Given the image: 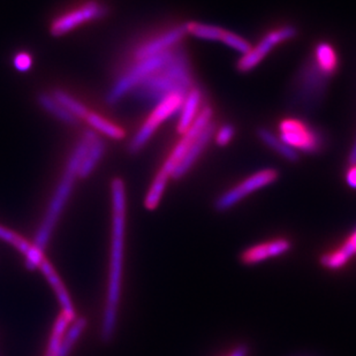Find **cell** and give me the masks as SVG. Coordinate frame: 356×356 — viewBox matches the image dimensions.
<instances>
[{
	"label": "cell",
	"instance_id": "obj_8",
	"mask_svg": "<svg viewBox=\"0 0 356 356\" xmlns=\"http://www.w3.org/2000/svg\"><path fill=\"white\" fill-rule=\"evenodd\" d=\"M296 36V29L292 26H286V27L279 28L277 31H271L264 36L255 47H252V50L249 51L248 54L242 56L241 59L238 60V71H252V68L259 65V63L271 52L273 47H276L282 42L292 40Z\"/></svg>",
	"mask_w": 356,
	"mask_h": 356
},
{
	"label": "cell",
	"instance_id": "obj_19",
	"mask_svg": "<svg viewBox=\"0 0 356 356\" xmlns=\"http://www.w3.org/2000/svg\"><path fill=\"white\" fill-rule=\"evenodd\" d=\"M38 104L40 108L45 110L47 113L54 115V118L63 121L65 124L76 126L80 122V119L76 118L75 115H72L71 112L67 111L59 102L54 97L52 94L42 92L38 96Z\"/></svg>",
	"mask_w": 356,
	"mask_h": 356
},
{
	"label": "cell",
	"instance_id": "obj_22",
	"mask_svg": "<svg viewBox=\"0 0 356 356\" xmlns=\"http://www.w3.org/2000/svg\"><path fill=\"white\" fill-rule=\"evenodd\" d=\"M259 138L262 140L264 145H268L269 148L273 149L277 154L282 156V159L289 161H296L299 159V152L286 145L285 142L282 141V138L276 136L269 129H266V128L259 129Z\"/></svg>",
	"mask_w": 356,
	"mask_h": 356
},
{
	"label": "cell",
	"instance_id": "obj_32",
	"mask_svg": "<svg viewBox=\"0 0 356 356\" xmlns=\"http://www.w3.org/2000/svg\"><path fill=\"white\" fill-rule=\"evenodd\" d=\"M247 355V350H245V347H238L236 348L231 356H245Z\"/></svg>",
	"mask_w": 356,
	"mask_h": 356
},
{
	"label": "cell",
	"instance_id": "obj_1",
	"mask_svg": "<svg viewBox=\"0 0 356 356\" xmlns=\"http://www.w3.org/2000/svg\"><path fill=\"white\" fill-rule=\"evenodd\" d=\"M112 240L108 298L102 323V338L110 341L115 334L120 302L121 279L124 266V229H126V188L121 179L111 182Z\"/></svg>",
	"mask_w": 356,
	"mask_h": 356
},
{
	"label": "cell",
	"instance_id": "obj_13",
	"mask_svg": "<svg viewBox=\"0 0 356 356\" xmlns=\"http://www.w3.org/2000/svg\"><path fill=\"white\" fill-rule=\"evenodd\" d=\"M40 271L43 273L47 282L50 284L51 287L54 289L56 296H57L58 301L60 303L61 309H63V315L70 321L73 322L75 317V309L72 302L71 296L68 294L67 289L65 287L64 282L61 280L60 277L58 275L57 271L54 270V266L47 259H44L40 268Z\"/></svg>",
	"mask_w": 356,
	"mask_h": 356
},
{
	"label": "cell",
	"instance_id": "obj_3",
	"mask_svg": "<svg viewBox=\"0 0 356 356\" xmlns=\"http://www.w3.org/2000/svg\"><path fill=\"white\" fill-rule=\"evenodd\" d=\"M95 135L96 134L92 131H84L83 136L68 159L63 178L58 184L56 192L51 198L50 204L47 207V213L44 216L43 222L38 227V233L35 236L34 245L42 252L47 248V243L50 241L51 236L54 233V227L57 225L58 219L60 217L61 212L64 210L65 205L71 196L75 180L78 178L79 168H80L81 163L83 159L84 154L87 152L88 145Z\"/></svg>",
	"mask_w": 356,
	"mask_h": 356
},
{
	"label": "cell",
	"instance_id": "obj_18",
	"mask_svg": "<svg viewBox=\"0 0 356 356\" xmlns=\"http://www.w3.org/2000/svg\"><path fill=\"white\" fill-rule=\"evenodd\" d=\"M104 141L101 138H98L97 135H95L88 145L87 152L84 154L83 159L79 168V178H87L88 175H90L91 172L94 171V168L98 164V161H101L104 155Z\"/></svg>",
	"mask_w": 356,
	"mask_h": 356
},
{
	"label": "cell",
	"instance_id": "obj_24",
	"mask_svg": "<svg viewBox=\"0 0 356 356\" xmlns=\"http://www.w3.org/2000/svg\"><path fill=\"white\" fill-rule=\"evenodd\" d=\"M187 34H191L198 40H222L224 29L213 24H201V22H189L185 24Z\"/></svg>",
	"mask_w": 356,
	"mask_h": 356
},
{
	"label": "cell",
	"instance_id": "obj_16",
	"mask_svg": "<svg viewBox=\"0 0 356 356\" xmlns=\"http://www.w3.org/2000/svg\"><path fill=\"white\" fill-rule=\"evenodd\" d=\"M202 103V92L197 88H192L186 94L181 108L179 112L178 131L184 134L200 115Z\"/></svg>",
	"mask_w": 356,
	"mask_h": 356
},
{
	"label": "cell",
	"instance_id": "obj_20",
	"mask_svg": "<svg viewBox=\"0 0 356 356\" xmlns=\"http://www.w3.org/2000/svg\"><path fill=\"white\" fill-rule=\"evenodd\" d=\"M87 318L81 317V318H75L72 322V326L70 329H66L64 336L61 338L60 345L58 348L57 356H68L75 346V343H78L79 338L83 333L84 330L87 327Z\"/></svg>",
	"mask_w": 356,
	"mask_h": 356
},
{
	"label": "cell",
	"instance_id": "obj_31",
	"mask_svg": "<svg viewBox=\"0 0 356 356\" xmlns=\"http://www.w3.org/2000/svg\"><path fill=\"white\" fill-rule=\"evenodd\" d=\"M346 181L350 187L356 189V164L353 165L347 172Z\"/></svg>",
	"mask_w": 356,
	"mask_h": 356
},
{
	"label": "cell",
	"instance_id": "obj_6",
	"mask_svg": "<svg viewBox=\"0 0 356 356\" xmlns=\"http://www.w3.org/2000/svg\"><path fill=\"white\" fill-rule=\"evenodd\" d=\"M278 178V172L273 168H266L262 171L256 172L245 179L240 185L233 187L227 192L224 193L216 201V209L218 211H225L238 204V202L243 200L245 196L250 195L252 192L271 185Z\"/></svg>",
	"mask_w": 356,
	"mask_h": 356
},
{
	"label": "cell",
	"instance_id": "obj_29",
	"mask_svg": "<svg viewBox=\"0 0 356 356\" xmlns=\"http://www.w3.org/2000/svg\"><path fill=\"white\" fill-rule=\"evenodd\" d=\"M233 136H234V127L232 124H224L216 133V142L219 145L225 147V145H229V142L232 141Z\"/></svg>",
	"mask_w": 356,
	"mask_h": 356
},
{
	"label": "cell",
	"instance_id": "obj_33",
	"mask_svg": "<svg viewBox=\"0 0 356 356\" xmlns=\"http://www.w3.org/2000/svg\"><path fill=\"white\" fill-rule=\"evenodd\" d=\"M350 164L352 165L356 164V140L355 142H354L353 148H352V152H350Z\"/></svg>",
	"mask_w": 356,
	"mask_h": 356
},
{
	"label": "cell",
	"instance_id": "obj_27",
	"mask_svg": "<svg viewBox=\"0 0 356 356\" xmlns=\"http://www.w3.org/2000/svg\"><path fill=\"white\" fill-rule=\"evenodd\" d=\"M70 323L71 322H70L63 314H60V316L58 317L57 321L54 323L52 332H51L50 340H49V345H47L45 356H57L58 348H59V345H60L61 338L64 336L65 331L67 329Z\"/></svg>",
	"mask_w": 356,
	"mask_h": 356
},
{
	"label": "cell",
	"instance_id": "obj_21",
	"mask_svg": "<svg viewBox=\"0 0 356 356\" xmlns=\"http://www.w3.org/2000/svg\"><path fill=\"white\" fill-rule=\"evenodd\" d=\"M315 64L326 78L336 72L338 66L336 51L329 43H319L315 50Z\"/></svg>",
	"mask_w": 356,
	"mask_h": 356
},
{
	"label": "cell",
	"instance_id": "obj_7",
	"mask_svg": "<svg viewBox=\"0 0 356 356\" xmlns=\"http://www.w3.org/2000/svg\"><path fill=\"white\" fill-rule=\"evenodd\" d=\"M282 142L294 149L306 152H315L319 150L322 141L316 131L296 119H285L279 126Z\"/></svg>",
	"mask_w": 356,
	"mask_h": 356
},
{
	"label": "cell",
	"instance_id": "obj_12",
	"mask_svg": "<svg viewBox=\"0 0 356 356\" xmlns=\"http://www.w3.org/2000/svg\"><path fill=\"white\" fill-rule=\"evenodd\" d=\"M0 240L7 242L14 248H17L21 254H24L26 259V268L29 270H35L40 268V264L45 259L44 252L31 245L26 238L13 232L12 229L0 225Z\"/></svg>",
	"mask_w": 356,
	"mask_h": 356
},
{
	"label": "cell",
	"instance_id": "obj_15",
	"mask_svg": "<svg viewBox=\"0 0 356 356\" xmlns=\"http://www.w3.org/2000/svg\"><path fill=\"white\" fill-rule=\"evenodd\" d=\"M291 249V242L285 238H279L275 241L266 242L254 245L242 252L241 261L245 264H255L266 259L282 255Z\"/></svg>",
	"mask_w": 356,
	"mask_h": 356
},
{
	"label": "cell",
	"instance_id": "obj_14",
	"mask_svg": "<svg viewBox=\"0 0 356 356\" xmlns=\"http://www.w3.org/2000/svg\"><path fill=\"white\" fill-rule=\"evenodd\" d=\"M215 124H209L204 131L201 134L196 136L195 140L189 145L188 150L186 152L185 157L179 163L175 172L172 173V177L175 179L182 178L191 168L194 166L196 161L200 159L202 152H204L205 147L208 145L209 141L211 140L215 134Z\"/></svg>",
	"mask_w": 356,
	"mask_h": 356
},
{
	"label": "cell",
	"instance_id": "obj_30",
	"mask_svg": "<svg viewBox=\"0 0 356 356\" xmlns=\"http://www.w3.org/2000/svg\"><path fill=\"white\" fill-rule=\"evenodd\" d=\"M13 64L14 67L17 68V71L27 72L31 70L33 59H31V54H27V52H19L14 57Z\"/></svg>",
	"mask_w": 356,
	"mask_h": 356
},
{
	"label": "cell",
	"instance_id": "obj_17",
	"mask_svg": "<svg viewBox=\"0 0 356 356\" xmlns=\"http://www.w3.org/2000/svg\"><path fill=\"white\" fill-rule=\"evenodd\" d=\"M355 254L356 231L338 250L323 255L321 264L326 269L338 270L343 268Z\"/></svg>",
	"mask_w": 356,
	"mask_h": 356
},
{
	"label": "cell",
	"instance_id": "obj_11",
	"mask_svg": "<svg viewBox=\"0 0 356 356\" xmlns=\"http://www.w3.org/2000/svg\"><path fill=\"white\" fill-rule=\"evenodd\" d=\"M187 34L185 26H179V27L172 28L159 35L157 38L147 40L141 44L140 47L135 50L134 57L138 60H142L145 58L154 57L157 54H164L168 51H171L184 36Z\"/></svg>",
	"mask_w": 356,
	"mask_h": 356
},
{
	"label": "cell",
	"instance_id": "obj_9",
	"mask_svg": "<svg viewBox=\"0 0 356 356\" xmlns=\"http://www.w3.org/2000/svg\"><path fill=\"white\" fill-rule=\"evenodd\" d=\"M108 7L98 1H89L78 10H72L63 17H58L51 24V34L54 36H63L73 31L80 24L89 21L98 20L108 14Z\"/></svg>",
	"mask_w": 356,
	"mask_h": 356
},
{
	"label": "cell",
	"instance_id": "obj_26",
	"mask_svg": "<svg viewBox=\"0 0 356 356\" xmlns=\"http://www.w3.org/2000/svg\"><path fill=\"white\" fill-rule=\"evenodd\" d=\"M52 95L67 111L71 112L72 115H75L76 118H87V115H89L90 111L88 110L86 105L82 104L81 102H79L76 98L73 97L72 95L67 94L66 91L59 90V89L54 90Z\"/></svg>",
	"mask_w": 356,
	"mask_h": 356
},
{
	"label": "cell",
	"instance_id": "obj_4",
	"mask_svg": "<svg viewBox=\"0 0 356 356\" xmlns=\"http://www.w3.org/2000/svg\"><path fill=\"white\" fill-rule=\"evenodd\" d=\"M172 54L173 50L136 61L131 68H128L127 71L122 73L112 86L106 96L108 104L118 103L121 98L134 90L135 88L145 78H148L149 75L164 67L171 59Z\"/></svg>",
	"mask_w": 356,
	"mask_h": 356
},
{
	"label": "cell",
	"instance_id": "obj_23",
	"mask_svg": "<svg viewBox=\"0 0 356 356\" xmlns=\"http://www.w3.org/2000/svg\"><path fill=\"white\" fill-rule=\"evenodd\" d=\"M86 120L91 127L95 128L96 131H101L102 134L108 138H113V140H122L124 138V131L122 128L112 124L111 121L106 120L101 115L89 112Z\"/></svg>",
	"mask_w": 356,
	"mask_h": 356
},
{
	"label": "cell",
	"instance_id": "obj_2",
	"mask_svg": "<svg viewBox=\"0 0 356 356\" xmlns=\"http://www.w3.org/2000/svg\"><path fill=\"white\" fill-rule=\"evenodd\" d=\"M192 89V74L188 60L182 51H173L171 59L164 67L149 75L135 88L138 99L159 103L172 94L186 95Z\"/></svg>",
	"mask_w": 356,
	"mask_h": 356
},
{
	"label": "cell",
	"instance_id": "obj_25",
	"mask_svg": "<svg viewBox=\"0 0 356 356\" xmlns=\"http://www.w3.org/2000/svg\"><path fill=\"white\" fill-rule=\"evenodd\" d=\"M168 178H170V175L163 171H159V175H156V178L154 179V181L149 188L147 197H145V205L149 210H154L159 207L166 185H168Z\"/></svg>",
	"mask_w": 356,
	"mask_h": 356
},
{
	"label": "cell",
	"instance_id": "obj_10",
	"mask_svg": "<svg viewBox=\"0 0 356 356\" xmlns=\"http://www.w3.org/2000/svg\"><path fill=\"white\" fill-rule=\"evenodd\" d=\"M212 110L210 108H203L197 115V118L193 122L192 126L184 133L181 140L179 141L178 145H175L171 155L165 161L161 171L172 177V173L175 172L179 163L185 157L186 152L188 150L189 145L195 140L197 135L201 134L204 131L209 124H211Z\"/></svg>",
	"mask_w": 356,
	"mask_h": 356
},
{
	"label": "cell",
	"instance_id": "obj_5",
	"mask_svg": "<svg viewBox=\"0 0 356 356\" xmlns=\"http://www.w3.org/2000/svg\"><path fill=\"white\" fill-rule=\"evenodd\" d=\"M186 95L172 94L164 99H161L155 106V110L149 115L145 124H142L134 138L129 143V152H138L145 147V143L152 138L156 129L161 126L165 120L171 118L172 115L180 112L182 103Z\"/></svg>",
	"mask_w": 356,
	"mask_h": 356
},
{
	"label": "cell",
	"instance_id": "obj_28",
	"mask_svg": "<svg viewBox=\"0 0 356 356\" xmlns=\"http://www.w3.org/2000/svg\"><path fill=\"white\" fill-rule=\"evenodd\" d=\"M222 42L231 47L233 50L236 51L242 56L248 54L249 51L252 50V45L249 43L248 40L242 38L241 36L231 33V31H225L222 35Z\"/></svg>",
	"mask_w": 356,
	"mask_h": 356
}]
</instances>
